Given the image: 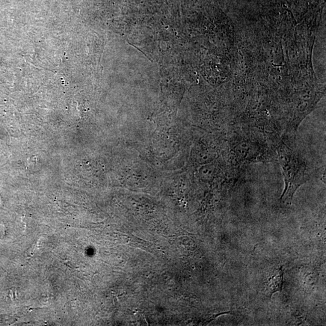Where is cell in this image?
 I'll use <instances>...</instances> for the list:
<instances>
[{
  "instance_id": "3957f363",
  "label": "cell",
  "mask_w": 326,
  "mask_h": 326,
  "mask_svg": "<svg viewBox=\"0 0 326 326\" xmlns=\"http://www.w3.org/2000/svg\"><path fill=\"white\" fill-rule=\"evenodd\" d=\"M283 270L281 267L277 273L269 280L267 290L271 297L274 293L281 291L283 286Z\"/></svg>"
},
{
  "instance_id": "6da1fadb",
  "label": "cell",
  "mask_w": 326,
  "mask_h": 326,
  "mask_svg": "<svg viewBox=\"0 0 326 326\" xmlns=\"http://www.w3.org/2000/svg\"><path fill=\"white\" fill-rule=\"evenodd\" d=\"M294 138L295 135L283 134L275 145L276 159L280 166L284 183L280 201L286 205L291 204L295 192L309 182L314 173L309 160L295 146Z\"/></svg>"
},
{
  "instance_id": "7a4b0ae2",
  "label": "cell",
  "mask_w": 326,
  "mask_h": 326,
  "mask_svg": "<svg viewBox=\"0 0 326 326\" xmlns=\"http://www.w3.org/2000/svg\"><path fill=\"white\" fill-rule=\"evenodd\" d=\"M231 165L239 168L251 163L276 159L277 139L257 128H231Z\"/></svg>"
}]
</instances>
